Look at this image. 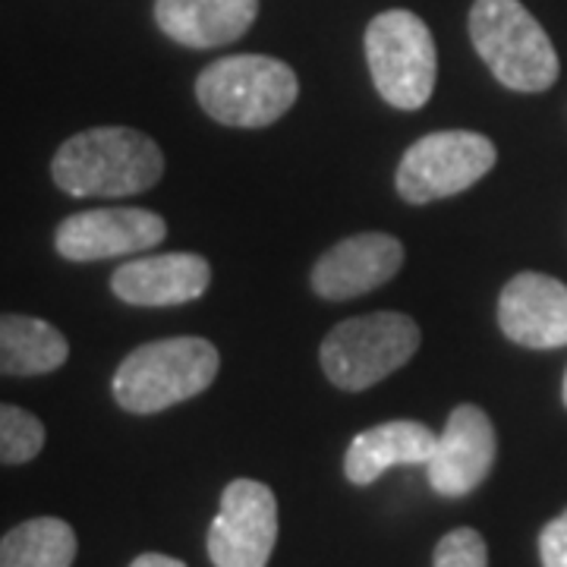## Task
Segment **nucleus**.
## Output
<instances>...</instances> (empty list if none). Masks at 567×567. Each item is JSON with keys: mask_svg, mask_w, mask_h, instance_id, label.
I'll return each mask as SVG.
<instances>
[{"mask_svg": "<svg viewBox=\"0 0 567 567\" xmlns=\"http://www.w3.org/2000/svg\"><path fill=\"white\" fill-rule=\"evenodd\" d=\"M158 142L130 126H99L63 142L51 162V177L76 199L136 196L162 181Z\"/></svg>", "mask_w": 567, "mask_h": 567, "instance_id": "obj_1", "label": "nucleus"}, {"mask_svg": "<svg viewBox=\"0 0 567 567\" xmlns=\"http://www.w3.org/2000/svg\"><path fill=\"white\" fill-rule=\"evenodd\" d=\"M221 357L205 338H164L136 347L114 372V401L136 416L183 404L215 382Z\"/></svg>", "mask_w": 567, "mask_h": 567, "instance_id": "obj_2", "label": "nucleus"}, {"mask_svg": "<svg viewBox=\"0 0 567 567\" xmlns=\"http://www.w3.org/2000/svg\"><path fill=\"white\" fill-rule=\"evenodd\" d=\"M470 39L492 76L514 92H546L558 80V54L520 0H476Z\"/></svg>", "mask_w": 567, "mask_h": 567, "instance_id": "obj_3", "label": "nucleus"}, {"mask_svg": "<svg viewBox=\"0 0 567 567\" xmlns=\"http://www.w3.org/2000/svg\"><path fill=\"white\" fill-rule=\"evenodd\" d=\"M300 95L297 73L265 54H237L205 66L196 80V99L212 121L259 130L281 121Z\"/></svg>", "mask_w": 567, "mask_h": 567, "instance_id": "obj_4", "label": "nucleus"}, {"mask_svg": "<svg viewBox=\"0 0 567 567\" xmlns=\"http://www.w3.org/2000/svg\"><path fill=\"white\" fill-rule=\"evenodd\" d=\"M365 61L379 95L398 111H416L432 99L439 76L435 39L416 13L388 10L365 29Z\"/></svg>", "mask_w": 567, "mask_h": 567, "instance_id": "obj_5", "label": "nucleus"}, {"mask_svg": "<svg viewBox=\"0 0 567 567\" xmlns=\"http://www.w3.org/2000/svg\"><path fill=\"white\" fill-rule=\"evenodd\" d=\"M420 350V324L404 312L347 319L322 341V369L341 391H365L398 372Z\"/></svg>", "mask_w": 567, "mask_h": 567, "instance_id": "obj_6", "label": "nucleus"}, {"mask_svg": "<svg viewBox=\"0 0 567 567\" xmlns=\"http://www.w3.org/2000/svg\"><path fill=\"white\" fill-rule=\"evenodd\" d=\"M495 145L483 133L445 130L416 140L398 167V193L406 203L447 199L480 183L495 167Z\"/></svg>", "mask_w": 567, "mask_h": 567, "instance_id": "obj_7", "label": "nucleus"}, {"mask_svg": "<svg viewBox=\"0 0 567 567\" xmlns=\"http://www.w3.org/2000/svg\"><path fill=\"white\" fill-rule=\"evenodd\" d=\"M278 543L275 492L256 480H234L224 488L221 511L208 529L215 567H265Z\"/></svg>", "mask_w": 567, "mask_h": 567, "instance_id": "obj_8", "label": "nucleus"}, {"mask_svg": "<svg viewBox=\"0 0 567 567\" xmlns=\"http://www.w3.org/2000/svg\"><path fill=\"white\" fill-rule=\"evenodd\" d=\"M167 224L148 208H92L61 221L54 246L70 262L140 256L162 244Z\"/></svg>", "mask_w": 567, "mask_h": 567, "instance_id": "obj_9", "label": "nucleus"}, {"mask_svg": "<svg viewBox=\"0 0 567 567\" xmlns=\"http://www.w3.org/2000/svg\"><path fill=\"white\" fill-rule=\"evenodd\" d=\"M495 425L486 410L473 404H461L451 410L442 435L435 439L429 470V486L445 498H464L473 488L486 483L495 464Z\"/></svg>", "mask_w": 567, "mask_h": 567, "instance_id": "obj_10", "label": "nucleus"}, {"mask_svg": "<svg viewBox=\"0 0 567 567\" xmlns=\"http://www.w3.org/2000/svg\"><path fill=\"white\" fill-rule=\"evenodd\" d=\"M404 265V246L391 234H357L331 246L312 268V290L324 300H353L388 284Z\"/></svg>", "mask_w": 567, "mask_h": 567, "instance_id": "obj_11", "label": "nucleus"}, {"mask_svg": "<svg viewBox=\"0 0 567 567\" xmlns=\"http://www.w3.org/2000/svg\"><path fill=\"white\" fill-rule=\"evenodd\" d=\"M498 324L507 341L533 350L567 344V284L539 271L511 278L498 297Z\"/></svg>", "mask_w": 567, "mask_h": 567, "instance_id": "obj_12", "label": "nucleus"}, {"mask_svg": "<svg viewBox=\"0 0 567 567\" xmlns=\"http://www.w3.org/2000/svg\"><path fill=\"white\" fill-rule=\"evenodd\" d=\"M212 281V268L196 252L140 256L111 275V290L130 306H181L199 300Z\"/></svg>", "mask_w": 567, "mask_h": 567, "instance_id": "obj_13", "label": "nucleus"}, {"mask_svg": "<svg viewBox=\"0 0 567 567\" xmlns=\"http://www.w3.org/2000/svg\"><path fill=\"white\" fill-rule=\"evenodd\" d=\"M259 0H155V22L186 48L230 44L256 22Z\"/></svg>", "mask_w": 567, "mask_h": 567, "instance_id": "obj_14", "label": "nucleus"}, {"mask_svg": "<svg viewBox=\"0 0 567 567\" xmlns=\"http://www.w3.org/2000/svg\"><path fill=\"white\" fill-rule=\"evenodd\" d=\"M432 429L416 420H391L360 432L344 457V473L353 486L375 483L391 466H416L432 461L435 451Z\"/></svg>", "mask_w": 567, "mask_h": 567, "instance_id": "obj_15", "label": "nucleus"}, {"mask_svg": "<svg viewBox=\"0 0 567 567\" xmlns=\"http://www.w3.org/2000/svg\"><path fill=\"white\" fill-rule=\"evenodd\" d=\"M70 357L61 331L35 316H0V375H48Z\"/></svg>", "mask_w": 567, "mask_h": 567, "instance_id": "obj_16", "label": "nucleus"}, {"mask_svg": "<svg viewBox=\"0 0 567 567\" xmlns=\"http://www.w3.org/2000/svg\"><path fill=\"white\" fill-rule=\"evenodd\" d=\"M76 533L61 517H32L0 539V567H73Z\"/></svg>", "mask_w": 567, "mask_h": 567, "instance_id": "obj_17", "label": "nucleus"}, {"mask_svg": "<svg viewBox=\"0 0 567 567\" xmlns=\"http://www.w3.org/2000/svg\"><path fill=\"white\" fill-rule=\"evenodd\" d=\"M44 447L39 416L13 404H0V464H29Z\"/></svg>", "mask_w": 567, "mask_h": 567, "instance_id": "obj_18", "label": "nucleus"}, {"mask_svg": "<svg viewBox=\"0 0 567 567\" xmlns=\"http://www.w3.org/2000/svg\"><path fill=\"white\" fill-rule=\"evenodd\" d=\"M432 567H488L486 539L470 527L451 529L435 548Z\"/></svg>", "mask_w": 567, "mask_h": 567, "instance_id": "obj_19", "label": "nucleus"}, {"mask_svg": "<svg viewBox=\"0 0 567 567\" xmlns=\"http://www.w3.org/2000/svg\"><path fill=\"white\" fill-rule=\"evenodd\" d=\"M539 558L543 567H567V511L539 533Z\"/></svg>", "mask_w": 567, "mask_h": 567, "instance_id": "obj_20", "label": "nucleus"}, {"mask_svg": "<svg viewBox=\"0 0 567 567\" xmlns=\"http://www.w3.org/2000/svg\"><path fill=\"white\" fill-rule=\"evenodd\" d=\"M130 567H186L183 561H177V558H171V555H158V551H145V555H140L136 561Z\"/></svg>", "mask_w": 567, "mask_h": 567, "instance_id": "obj_21", "label": "nucleus"}, {"mask_svg": "<svg viewBox=\"0 0 567 567\" xmlns=\"http://www.w3.org/2000/svg\"><path fill=\"white\" fill-rule=\"evenodd\" d=\"M561 394H565V406H567V372H565V388H561Z\"/></svg>", "mask_w": 567, "mask_h": 567, "instance_id": "obj_22", "label": "nucleus"}]
</instances>
